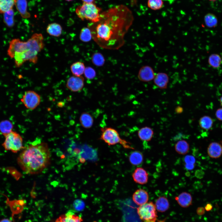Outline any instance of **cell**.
<instances>
[{
  "mask_svg": "<svg viewBox=\"0 0 222 222\" xmlns=\"http://www.w3.org/2000/svg\"><path fill=\"white\" fill-rule=\"evenodd\" d=\"M101 135L100 139L109 146L119 144L126 149H134L130 143L122 139L117 131L110 127H105L101 128Z\"/></svg>",
  "mask_w": 222,
  "mask_h": 222,
  "instance_id": "cell-4",
  "label": "cell"
},
{
  "mask_svg": "<svg viewBox=\"0 0 222 222\" xmlns=\"http://www.w3.org/2000/svg\"><path fill=\"white\" fill-rule=\"evenodd\" d=\"M50 157L47 143H33L23 149L17 158V163L25 173L38 174L48 166Z\"/></svg>",
  "mask_w": 222,
  "mask_h": 222,
  "instance_id": "cell-2",
  "label": "cell"
},
{
  "mask_svg": "<svg viewBox=\"0 0 222 222\" xmlns=\"http://www.w3.org/2000/svg\"><path fill=\"white\" fill-rule=\"evenodd\" d=\"M80 122L81 125L85 129H89L92 126L94 120L92 116L87 112L81 113L80 117Z\"/></svg>",
  "mask_w": 222,
  "mask_h": 222,
  "instance_id": "cell-18",
  "label": "cell"
},
{
  "mask_svg": "<svg viewBox=\"0 0 222 222\" xmlns=\"http://www.w3.org/2000/svg\"><path fill=\"white\" fill-rule=\"evenodd\" d=\"M163 2L162 0H148L147 5L151 10H157L163 6Z\"/></svg>",
  "mask_w": 222,
  "mask_h": 222,
  "instance_id": "cell-32",
  "label": "cell"
},
{
  "mask_svg": "<svg viewBox=\"0 0 222 222\" xmlns=\"http://www.w3.org/2000/svg\"><path fill=\"white\" fill-rule=\"evenodd\" d=\"M62 29L61 25L56 23L49 24L47 26L46 31L50 35L58 37L60 36L62 33Z\"/></svg>",
  "mask_w": 222,
  "mask_h": 222,
  "instance_id": "cell-20",
  "label": "cell"
},
{
  "mask_svg": "<svg viewBox=\"0 0 222 222\" xmlns=\"http://www.w3.org/2000/svg\"><path fill=\"white\" fill-rule=\"evenodd\" d=\"M204 175V171L201 170H197L195 172V175L196 177L199 179H202Z\"/></svg>",
  "mask_w": 222,
  "mask_h": 222,
  "instance_id": "cell-37",
  "label": "cell"
},
{
  "mask_svg": "<svg viewBox=\"0 0 222 222\" xmlns=\"http://www.w3.org/2000/svg\"><path fill=\"white\" fill-rule=\"evenodd\" d=\"M175 151L178 154L185 155L187 154L189 150L188 143L185 140H181L178 141L175 145Z\"/></svg>",
  "mask_w": 222,
  "mask_h": 222,
  "instance_id": "cell-23",
  "label": "cell"
},
{
  "mask_svg": "<svg viewBox=\"0 0 222 222\" xmlns=\"http://www.w3.org/2000/svg\"><path fill=\"white\" fill-rule=\"evenodd\" d=\"M4 136L5 140L2 146L5 150L16 153L24 148L23 138L17 132L12 130Z\"/></svg>",
  "mask_w": 222,
  "mask_h": 222,
  "instance_id": "cell-5",
  "label": "cell"
},
{
  "mask_svg": "<svg viewBox=\"0 0 222 222\" xmlns=\"http://www.w3.org/2000/svg\"><path fill=\"white\" fill-rule=\"evenodd\" d=\"M21 101L27 108L33 110L40 104L41 98L40 95L35 91L28 90L24 92Z\"/></svg>",
  "mask_w": 222,
  "mask_h": 222,
  "instance_id": "cell-7",
  "label": "cell"
},
{
  "mask_svg": "<svg viewBox=\"0 0 222 222\" xmlns=\"http://www.w3.org/2000/svg\"><path fill=\"white\" fill-rule=\"evenodd\" d=\"M84 85V79L82 76H73L68 80L66 84L67 88L70 91L77 92L81 90Z\"/></svg>",
  "mask_w": 222,
  "mask_h": 222,
  "instance_id": "cell-8",
  "label": "cell"
},
{
  "mask_svg": "<svg viewBox=\"0 0 222 222\" xmlns=\"http://www.w3.org/2000/svg\"><path fill=\"white\" fill-rule=\"evenodd\" d=\"M91 61L93 64L98 67L102 66L105 62L104 57L100 52L93 53L91 57Z\"/></svg>",
  "mask_w": 222,
  "mask_h": 222,
  "instance_id": "cell-29",
  "label": "cell"
},
{
  "mask_svg": "<svg viewBox=\"0 0 222 222\" xmlns=\"http://www.w3.org/2000/svg\"><path fill=\"white\" fill-rule=\"evenodd\" d=\"M209 0V1H211V2H215V1H217V0Z\"/></svg>",
  "mask_w": 222,
  "mask_h": 222,
  "instance_id": "cell-44",
  "label": "cell"
},
{
  "mask_svg": "<svg viewBox=\"0 0 222 222\" xmlns=\"http://www.w3.org/2000/svg\"><path fill=\"white\" fill-rule=\"evenodd\" d=\"M154 134L153 130L151 128L145 126L141 128L138 132L139 138L142 141L148 142L152 138Z\"/></svg>",
  "mask_w": 222,
  "mask_h": 222,
  "instance_id": "cell-17",
  "label": "cell"
},
{
  "mask_svg": "<svg viewBox=\"0 0 222 222\" xmlns=\"http://www.w3.org/2000/svg\"><path fill=\"white\" fill-rule=\"evenodd\" d=\"M219 101L221 105L222 106V96L220 97Z\"/></svg>",
  "mask_w": 222,
  "mask_h": 222,
  "instance_id": "cell-43",
  "label": "cell"
},
{
  "mask_svg": "<svg viewBox=\"0 0 222 222\" xmlns=\"http://www.w3.org/2000/svg\"><path fill=\"white\" fill-rule=\"evenodd\" d=\"M85 67L84 63L80 61L75 62L70 66V69L73 76H80L84 72Z\"/></svg>",
  "mask_w": 222,
  "mask_h": 222,
  "instance_id": "cell-21",
  "label": "cell"
},
{
  "mask_svg": "<svg viewBox=\"0 0 222 222\" xmlns=\"http://www.w3.org/2000/svg\"><path fill=\"white\" fill-rule=\"evenodd\" d=\"M199 123L201 128L204 130H208L212 127L213 120L210 117L205 115L199 119Z\"/></svg>",
  "mask_w": 222,
  "mask_h": 222,
  "instance_id": "cell-24",
  "label": "cell"
},
{
  "mask_svg": "<svg viewBox=\"0 0 222 222\" xmlns=\"http://www.w3.org/2000/svg\"><path fill=\"white\" fill-rule=\"evenodd\" d=\"M137 212L144 222H155L157 216L155 204L152 202L139 206Z\"/></svg>",
  "mask_w": 222,
  "mask_h": 222,
  "instance_id": "cell-6",
  "label": "cell"
},
{
  "mask_svg": "<svg viewBox=\"0 0 222 222\" xmlns=\"http://www.w3.org/2000/svg\"><path fill=\"white\" fill-rule=\"evenodd\" d=\"M154 204L156 210L160 212H165L170 207L168 200L164 196H161L158 198Z\"/></svg>",
  "mask_w": 222,
  "mask_h": 222,
  "instance_id": "cell-19",
  "label": "cell"
},
{
  "mask_svg": "<svg viewBox=\"0 0 222 222\" xmlns=\"http://www.w3.org/2000/svg\"><path fill=\"white\" fill-rule=\"evenodd\" d=\"M205 208L203 207H199L196 210L197 213L198 215H203L205 213Z\"/></svg>",
  "mask_w": 222,
  "mask_h": 222,
  "instance_id": "cell-38",
  "label": "cell"
},
{
  "mask_svg": "<svg viewBox=\"0 0 222 222\" xmlns=\"http://www.w3.org/2000/svg\"><path fill=\"white\" fill-rule=\"evenodd\" d=\"M204 21L205 25L209 28L215 27L218 24V19L216 16L211 13H208L205 15Z\"/></svg>",
  "mask_w": 222,
  "mask_h": 222,
  "instance_id": "cell-25",
  "label": "cell"
},
{
  "mask_svg": "<svg viewBox=\"0 0 222 222\" xmlns=\"http://www.w3.org/2000/svg\"><path fill=\"white\" fill-rule=\"evenodd\" d=\"M79 38L83 42H87L90 41L92 38L91 31L88 27H84L81 30Z\"/></svg>",
  "mask_w": 222,
  "mask_h": 222,
  "instance_id": "cell-30",
  "label": "cell"
},
{
  "mask_svg": "<svg viewBox=\"0 0 222 222\" xmlns=\"http://www.w3.org/2000/svg\"><path fill=\"white\" fill-rule=\"evenodd\" d=\"M65 0L68 1H72L73 0Z\"/></svg>",
  "mask_w": 222,
  "mask_h": 222,
  "instance_id": "cell-45",
  "label": "cell"
},
{
  "mask_svg": "<svg viewBox=\"0 0 222 222\" xmlns=\"http://www.w3.org/2000/svg\"><path fill=\"white\" fill-rule=\"evenodd\" d=\"M94 0H82V1L84 3H93Z\"/></svg>",
  "mask_w": 222,
  "mask_h": 222,
  "instance_id": "cell-41",
  "label": "cell"
},
{
  "mask_svg": "<svg viewBox=\"0 0 222 222\" xmlns=\"http://www.w3.org/2000/svg\"><path fill=\"white\" fill-rule=\"evenodd\" d=\"M84 73L85 77L87 79L89 80L94 79L96 75L95 70L90 67L85 68Z\"/></svg>",
  "mask_w": 222,
  "mask_h": 222,
  "instance_id": "cell-34",
  "label": "cell"
},
{
  "mask_svg": "<svg viewBox=\"0 0 222 222\" xmlns=\"http://www.w3.org/2000/svg\"><path fill=\"white\" fill-rule=\"evenodd\" d=\"M73 205L74 208L76 210L80 211L84 209L85 204L82 200L78 199L74 201Z\"/></svg>",
  "mask_w": 222,
  "mask_h": 222,
  "instance_id": "cell-35",
  "label": "cell"
},
{
  "mask_svg": "<svg viewBox=\"0 0 222 222\" xmlns=\"http://www.w3.org/2000/svg\"><path fill=\"white\" fill-rule=\"evenodd\" d=\"M17 10L21 16L24 18L30 17V14L27 10V2L26 0H15V5Z\"/></svg>",
  "mask_w": 222,
  "mask_h": 222,
  "instance_id": "cell-16",
  "label": "cell"
},
{
  "mask_svg": "<svg viewBox=\"0 0 222 222\" xmlns=\"http://www.w3.org/2000/svg\"><path fill=\"white\" fill-rule=\"evenodd\" d=\"M14 11L13 9L3 14V21L9 27H12L14 24Z\"/></svg>",
  "mask_w": 222,
  "mask_h": 222,
  "instance_id": "cell-27",
  "label": "cell"
},
{
  "mask_svg": "<svg viewBox=\"0 0 222 222\" xmlns=\"http://www.w3.org/2000/svg\"><path fill=\"white\" fill-rule=\"evenodd\" d=\"M101 9L93 3H84L78 6L76 10L77 16L81 20H87L97 23L101 18Z\"/></svg>",
  "mask_w": 222,
  "mask_h": 222,
  "instance_id": "cell-3",
  "label": "cell"
},
{
  "mask_svg": "<svg viewBox=\"0 0 222 222\" xmlns=\"http://www.w3.org/2000/svg\"><path fill=\"white\" fill-rule=\"evenodd\" d=\"M207 152L208 155L211 158H217L222 154V146L219 142H213L209 145Z\"/></svg>",
  "mask_w": 222,
  "mask_h": 222,
  "instance_id": "cell-12",
  "label": "cell"
},
{
  "mask_svg": "<svg viewBox=\"0 0 222 222\" xmlns=\"http://www.w3.org/2000/svg\"><path fill=\"white\" fill-rule=\"evenodd\" d=\"M175 199L181 207L187 208L192 204V197L189 193L184 192L175 197Z\"/></svg>",
  "mask_w": 222,
  "mask_h": 222,
  "instance_id": "cell-14",
  "label": "cell"
},
{
  "mask_svg": "<svg viewBox=\"0 0 222 222\" xmlns=\"http://www.w3.org/2000/svg\"><path fill=\"white\" fill-rule=\"evenodd\" d=\"M184 161L185 167L187 170H191L194 169L195 162L194 157L191 155H187L184 158Z\"/></svg>",
  "mask_w": 222,
  "mask_h": 222,
  "instance_id": "cell-33",
  "label": "cell"
},
{
  "mask_svg": "<svg viewBox=\"0 0 222 222\" xmlns=\"http://www.w3.org/2000/svg\"><path fill=\"white\" fill-rule=\"evenodd\" d=\"M215 116L219 120L222 121V108H219L216 110Z\"/></svg>",
  "mask_w": 222,
  "mask_h": 222,
  "instance_id": "cell-36",
  "label": "cell"
},
{
  "mask_svg": "<svg viewBox=\"0 0 222 222\" xmlns=\"http://www.w3.org/2000/svg\"><path fill=\"white\" fill-rule=\"evenodd\" d=\"M131 10L119 5L101 13L100 21L95 27L89 28L92 39L101 47L117 49L125 43L124 37L134 19Z\"/></svg>",
  "mask_w": 222,
  "mask_h": 222,
  "instance_id": "cell-1",
  "label": "cell"
},
{
  "mask_svg": "<svg viewBox=\"0 0 222 222\" xmlns=\"http://www.w3.org/2000/svg\"><path fill=\"white\" fill-rule=\"evenodd\" d=\"M12 126L9 121H2L0 123V131L4 136L12 130Z\"/></svg>",
  "mask_w": 222,
  "mask_h": 222,
  "instance_id": "cell-31",
  "label": "cell"
},
{
  "mask_svg": "<svg viewBox=\"0 0 222 222\" xmlns=\"http://www.w3.org/2000/svg\"><path fill=\"white\" fill-rule=\"evenodd\" d=\"M0 222H12L10 220L8 219H4L1 220Z\"/></svg>",
  "mask_w": 222,
  "mask_h": 222,
  "instance_id": "cell-42",
  "label": "cell"
},
{
  "mask_svg": "<svg viewBox=\"0 0 222 222\" xmlns=\"http://www.w3.org/2000/svg\"><path fill=\"white\" fill-rule=\"evenodd\" d=\"M132 199L136 204L141 206L147 202L149 199V195L145 190L142 189H138L133 193Z\"/></svg>",
  "mask_w": 222,
  "mask_h": 222,
  "instance_id": "cell-11",
  "label": "cell"
},
{
  "mask_svg": "<svg viewBox=\"0 0 222 222\" xmlns=\"http://www.w3.org/2000/svg\"><path fill=\"white\" fill-rule=\"evenodd\" d=\"M155 85L160 89L166 88L169 81V77L167 74L159 72L155 74L153 79Z\"/></svg>",
  "mask_w": 222,
  "mask_h": 222,
  "instance_id": "cell-13",
  "label": "cell"
},
{
  "mask_svg": "<svg viewBox=\"0 0 222 222\" xmlns=\"http://www.w3.org/2000/svg\"><path fill=\"white\" fill-rule=\"evenodd\" d=\"M183 111V109L180 106H177L175 109V112L178 113H181Z\"/></svg>",
  "mask_w": 222,
  "mask_h": 222,
  "instance_id": "cell-40",
  "label": "cell"
},
{
  "mask_svg": "<svg viewBox=\"0 0 222 222\" xmlns=\"http://www.w3.org/2000/svg\"><path fill=\"white\" fill-rule=\"evenodd\" d=\"M15 0H0V14H3L13 9Z\"/></svg>",
  "mask_w": 222,
  "mask_h": 222,
  "instance_id": "cell-26",
  "label": "cell"
},
{
  "mask_svg": "<svg viewBox=\"0 0 222 222\" xmlns=\"http://www.w3.org/2000/svg\"><path fill=\"white\" fill-rule=\"evenodd\" d=\"M82 221L81 217L72 212H68L60 216L55 222H82Z\"/></svg>",
  "mask_w": 222,
  "mask_h": 222,
  "instance_id": "cell-15",
  "label": "cell"
},
{
  "mask_svg": "<svg viewBox=\"0 0 222 222\" xmlns=\"http://www.w3.org/2000/svg\"><path fill=\"white\" fill-rule=\"evenodd\" d=\"M143 155L140 151H134L132 152L129 156V160L132 165H138L143 162Z\"/></svg>",
  "mask_w": 222,
  "mask_h": 222,
  "instance_id": "cell-22",
  "label": "cell"
},
{
  "mask_svg": "<svg viewBox=\"0 0 222 222\" xmlns=\"http://www.w3.org/2000/svg\"><path fill=\"white\" fill-rule=\"evenodd\" d=\"M155 74L153 68L148 65L142 67L139 71L138 77L140 81L149 82L153 80Z\"/></svg>",
  "mask_w": 222,
  "mask_h": 222,
  "instance_id": "cell-9",
  "label": "cell"
},
{
  "mask_svg": "<svg viewBox=\"0 0 222 222\" xmlns=\"http://www.w3.org/2000/svg\"><path fill=\"white\" fill-rule=\"evenodd\" d=\"M222 60L221 57L218 54H213L210 56L208 59L209 65L214 68H219L221 63Z\"/></svg>",
  "mask_w": 222,
  "mask_h": 222,
  "instance_id": "cell-28",
  "label": "cell"
},
{
  "mask_svg": "<svg viewBox=\"0 0 222 222\" xmlns=\"http://www.w3.org/2000/svg\"><path fill=\"white\" fill-rule=\"evenodd\" d=\"M132 177L136 183L142 185L146 184L148 182V174L142 167H137L133 172Z\"/></svg>",
  "mask_w": 222,
  "mask_h": 222,
  "instance_id": "cell-10",
  "label": "cell"
},
{
  "mask_svg": "<svg viewBox=\"0 0 222 222\" xmlns=\"http://www.w3.org/2000/svg\"><path fill=\"white\" fill-rule=\"evenodd\" d=\"M212 205L210 204H208L206 205L204 208L207 211H209L212 209Z\"/></svg>",
  "mask_w": 222,
  "mask_h": 222,
  "instance_id": "cell-39",
  "label": "cell"
}]
</instances>
